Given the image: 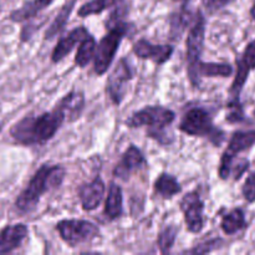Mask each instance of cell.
<instances>
[{"mask_svg": "<svg viewBox=\"0 0 255 255\" xmlns=\"http://www.w3.org/2000/svg\"><path fill=\"white\" fill-rule=\"evenodd\" d=\"M0 132H1V125H0Z\"/></svg>", "mask_w": 255, "mask_h": 255, "instance_id": "d590c367", "label": "cell"}, {"mask_svg": "<svg viewBox=\"0 0 255 255\" xmlns=\"http://www.w3.org/2000/svg\"><path fill=\"white\" fill-rule=\"evenodd\" d=\"M95 51H96V40L94 39V36L89 34L80 42L76 56H75V64L79 67H81V69L85 67L91 61L92 57L95 56Z\"/></svg>", "mask_w": 255, "mask_h": 255, "instance_id": "cb8c5ba5", "label": "cell"}, {"mask_svg": "<svg viewBox=\"0 0 255 255\" xmlns=\"http://www.w3.org/2000/svg\"><path fill=\"white\" fill-rule=\"evenodd\" d=\"M133 52L139 59L151 60L157 65H163L171 59L173 46L171 45H154L148 40L141 39L133 45Z\"/></svg>", "mask_w": 255, "mask_h": 255, "instance_id": "30bf717a", "label": "cell"}, {"mask_svg": "<svg viewBox=\"0 0 255 255\" xmlns=\"http://www.w3.org/2000/svg\"><path fill=\"white\" fill-rule=\"evenodd\" d=\"M201 1L209 11H217V10L223 9L224 6L229 5L234 0H201Z\"/></svg>", "mask_w": 255, "mask_h": 255, "instance_id": "d6a6232c", "label": "cell"}, {"mask_svg": "<svg viewBox=\"0 0 255 255\" xmlns=\"http://www.w3.org/2000/svg\"><path fill=\"white\" fill-rule=\"evenodd\" d=\"M247 222L244 212L241 208H236L227 213L222 219V229L227 236H233L243 228H246Z\"/></svg>", "mask_w": 255, "mask_h": 255, "instance_id": "7402d4cb", "label": "cell"}, {"mask_svg": "<svg viewBox=\"0 0 255 255\" xmlns=\"http://www.w3.org/2000/svg\"><path fill=\"white\" fill-rule=\"evenodd\" d=\"M254 117H255V111H254Z\"/></svg>", "mask_w": 255, "mask_h": 255, "instance_id": "8d00e7d4", "label": "cell"}, {"mask_svg": "<svg viewBox=\"0 0 255 255\" xmlns=\"http://www.w3.org/2000/svg\"><path fill=\"white\" fill-rule=\"evenodd\" d=\"M251 14H252V17H253V19L255 20V4H254V6L252 7V10H251Z\"/></svg>", "mask_w": 255, "mask_h": 255, "instance_id": "e575fe53", "label": "cell"}, {"mask_svg": "<svg viewBox=\"0 0 255 255\" xmlns=\"http://www.w3.org/2000/svg\"><path fill=\"white\" fill-rule=\"evenodd\" d=\"M65 178L64 167L59 164H42L26 188L17 197L15 206L21 212H31L36 208L40 199L46 192L57 188Z\"/></svg>", "mask_w": 255, "mask_h": 255, "instance_id": "7a4b0ae2", "label": "cell"}, {"mask_svg": "<svg viewBox=\"0 0 255 255\" xmlns=\"http://www.w3.org/2000/svg\"><path fill=\"white\" fill-rule=\"evenodd\" d=\"M177 232H178V229L176 227L168 226L159 233L158 246L162 253H168L172 249V247L174 246V242H176L177 238Z\"/></svg>", "mask_w": 255, "mask_h": 255, "instance_id": "484cf974", "label": "cell"}, {"mask_svg": "<svg viewBox=\"0 0 255 255\" xmlns=\"http://www.w3.org/2000/svg\"><path fill=\"white\" fill-rule=\"evenodd\" d=\"M132 70L126 59H121L111 72L106 85V92L111 101L119 106L124 101L127 92V86L132 80Z\"/></svg>", "mask_w": 255, "mask_h": 255, "instance_id": "ba28073f", "label": "cell"}, {"mask_svg": "<svg viewBox=\"0 0 255 255\" xmlns=\"http://www.w3.org/2000/svg\"><path fill=\"white\" fill-rule=\"evenodd\" d=\"M204 35H206V19L201 10L196 12L194 16V24L191 27L187 36V72H188V79L193 86L198 87L199 81L197 80V66L201 62L202 52L204 46Z\"/></svg>", "mask_w": 255, "mask_h": 255, "instance_id": "8992f818", "label": "cell"}, {"mask_svg": "<svg viewBox=\"0 0 255 255\" xmlns=\"http://www.w3.org/2000/svg\"><path fill=\"white\" fill-rule=\"evenodd\" d=\"M52 1L54 0H29L20 9L14 10L10 14V19L15 22H21L31 19V17L36 16L45 7L50 6Z\"/></svg>", "mask_w": 255, "mask_h": 255, "instance_id": "e0dca14e", "label": "cell"}, {"mask_svg": "<svg viewBox=\"0 0 255 255\" xmlns=\"http://www.w3.org/2000/svg\"><path fill=\"white\" fill-rule=\"evenodd\" d=\"M75 4H76V0H70L67 1L64 6L60 9V11L57 12L56 17L54 19V21L50 24L49 29L46 30L45 32V39L46 40H51L64 29V26L66 25L67 20H69L70 15H71L72 10H74Z\"/></svg>", "mask_w": 255, "mask_h": 255, "instance_id": "44dd1931", "label": "cell"}, {"mask_svg": "<svg viewBox=\"0 0 255 255\" xmlns=\"http://www.w3.org/2000/svg\"><path fill=\"white\" fill-rule=\"evenodd\" d=\"M179 131L189 136L206 137L214 146H221L224 142V132L213 124L211 115L202 107L188 110L179 124Z\"/></svg>", "mask_w": 255, "mask_h": 255, "instance_id": "5b68a950", "label": "cell"}, {"mask_svg": "<svg viewBox=\"0 0 255 255\" xmlns=\"http://www.w3.org/2000/svg\"><path fill=\"white\" fill-rule=\"evenodd\" d=\"M176 119V114L172 110L163 106H147L142 110L133 112L126 125L131 128L137 127H148V137L154 138L159 143H169L172 139H168L167 133L164 132L166 127H168Z\"/></svg>", "mask_w": 255, "mask_h": 255, "instance_id": "3957f363", "label": "cell"}, {"mask_svg": "<svg viewBox=\"0 0 255 255\" xmlns=\"http://www.w3.org/2000/svg\"><path fill=\"white\" fill-rule=\"evenodd\" d=\"M122 0H90V1L85 2L81 7L79 9L77 14L81 17L91 16L95 14H101L104 10L109 9V7L114 6V5L119 4Z\"/></svg>", "mask_w": 255, "mask_h": 255, "instance_id": "d4e9b609", "label": "cell"}, {"mask_svg": "<svg viewBox=\"0 0 255 255\" xmlns=\"http://www.w3.org/2000/svg\"><path fill=\"white\" fill-rule=\"evenodd\" d=\"M173 1H177V2H182V5H188L189 0H173Z\"/></svg>", "mask_w": 255, "mask_h": 255, "instance_id": "836d02e7", "label": "cell"}, {"mask_svg": "<svg viewBox=\"0 0 255 255\" xmlns=\"http://www.w3.org/2000/svg\"><path fill=\"white\" fill-rule=\"evenodd\" d=\"M66 121L59 106L39 116H25L10 129L12 139L21 146H41L52 138Z\"/></svg>", "mask_w": 255, "mask_h": 255, "instance_id": "6da1fadb", "label": "cell"}, {"mask_svg": "<svg viewBox=\"0 0 255 255\" xmlns=\"http://www.w3.org/2000/svg\"><path fill=\"white\" fill-rule=\"evenodd\" d=\"M29 229L25 224L17 223L5 227L0 231V254H6L21 246L26 238Z\"/></svg>", "mask_w": 255, "mask_h": 255, "instance_id": "7c38bea8", "label": "cell"}, {"mask_svg": "<svg viewBox=\"0 0 255 255\" xmlns=\"http://www.w3.org/2000/svg\"><path fill=\"white\" fill-rule=\"evenodd\" d=\"M87 35H89V31H87L86 27L79 26L76 29L71 30L66 36L61 37L59 40V42H57L56 46H55L54 51H52V62L56 64V62H60L61 60H64L74 50L76 44H80Z\"/></svg>", "mask_w": 255, "mask_h": 255, "instance_id": "5bb4252c", "label": "cell"}, {"mask_svg": "<svg viewBox=\"0 0 255 255\" xmlns=\"http://www.w3.org/2000/svg\"><path fill=\"white\" fill-rule=\"evenodd\" d=\"M80 201H81L82 208L86 212L95 211L101 204L102 198L105 194V183L100 177H96L90 183L84 184L80 188Z\"/></svg>", "mask_w": 255, "mask_h": 255, "instance_id": "4fadbf2b", "label": "cell"}, {"mask_svg": "<svg viewBox=\"0 0 255 255\" xmlns=\"http://www.w3.org/2000/svg\"><path fill=\"white\" fill-rule=\"evenodd\" d=\"M248 168H249V161H248V159H246V158L239 159L237 163H233L231 176L233 174L234 179H236V181H238V179H241V177L243 176V174L246 173L247 171H248Z\"/></svg>", "mask_w": 255, "mask_h": 255, "instance_id": "1f68e13d", "label": "cell"}, {"mask_svg": "<svg viewBox=\"0 0 255 255\" xmlns=\"http://www.w3.org/2000/svg\"><path fill=\"white\" fill-rule=\"evenodd\" d=\"M154 191L162 198L171 199L182 191V187L176 177L168 173H162L154 182Z\"/></svg>", "mask_w": 255, "mask_h": 255, "instance_id": "ac0fdd59", "label": "cell"}, {"mask_svg": "<svg viewBox=\"0 0 255 255\" xmlns=\"http://www.w3.org/2000/svg\"><path fill=\"white\" fill-rule=\"evenodd\" d=\"M234 154L229 153V152H224V154L222 156L221 159V166H219V177L222 179H228L231 177L232 173V167L234 163Z\"/></svg>", "mask_w": 255, "mask_h": 255, "instance_id": "83f0119b", "label": "cell"}, {"mask_svg": "<svg viewBox=\"0 0 255 255\" xmlns=\"http://www.w3.org/2000/svg\"><path fill=\"white\" fill-rule=\"evenodd\" d=\"M143 164H146V158H144L143 153L136 146H129L122 156L121 161L115 167L114 176L117 178L127 179Z\"/></svg>", "mask_w": 255, "mask_h": 255, "instance_id": "8fae6325", "label": "cell"}, {"mask_svg": "<svg viewBox=\"0 0 255 255\" xmlns=\"http://www.w3.org/2000/svg\"><path fill=\"white\" fill-rule=\"evenodd\" d=\"M188 5H182L181 9L171 15L169 21H171V34L173 39L181 36L183 31L186 30L187 25L192 20V14L188 10Z\"/></svg>", "mask_w": 255, "mask_h": 255, "instance_id": "603a6c76", "label": "cell"}, {"mask_svg": "<svg viewBox=\"0 0 255 255\" xmlns=\"http://www.w3.org/2000/svg\"><path fill=\"white\" fill-rule=\"evenodd\" d=\"M107 26H109V31L100 40L99 45L96 46V51H95L96 52L94 64L95 72L100 76L104 75L111 66L120 44L128 31V24L125 22L124 19L109 20Z\"/></svg>", "mask_w": 255, "mask_h": 255, "instance_id": "277c9868", "label": "cell"}, {"mask_svg": "<svg viewBox=\"0 0 255 255\" xmlns=\"http://www.w3.org/2000/svg\"><path fill=\"white\" fill-rule=\"evenodd\" d=\"M227 121L229 124H239L244 120V110L239 99H229Z\"/></svg>", "mask_w": 255, "mask_h": 255, "instance_id": "4316f807", "label": "cell"}, {"mask_svg": "<svg viewBox=\"0 0 255 255\" xmlns=\"http://www.w3.org/2000/svg\"><path fill=\"white\" fill-rule=\"evenodd\" d=\"M124 197H122L121 187L117 186L116 183H111L107 194L106 204H105V214L110 221L120 218L124 213Z\"/></svg>", "mask_w": 255, "mask_h": 255, "instance_id": "2e32d148", "label": "cell"}, {"mask_svg": "<svg viewBox=\"0 0 255 255\" xmlns=\"http://www.w3.org/2000/svg\"><path fill=\"white\" fill-rule=\"evenodd\" d=\"M233 74V67L229 64H217V62H201L197 66V80L201 84V80L203 76L207 77H228Z\"/></svg>", "mask_w": 255, "mask_h": 255, "instance_id": "ffe728a7", "label": "cell"}, {"mask_svg": "<svg viewBox=\"0 0 255 255\" xmlns=\"http://www.w3.org/2000/svg\"><path fill=\"white\" fill-rule=\"evenodd\" d=\"M56 229L62 241L70 247L90 243L100 234V229L96 224L84 219H65L57 223Z\"/></svg>", "mask_w": 255, "mask_h": 255, "instance_id": "52a82bcc", "label": "cell"}, {"mask_svg": "<svg viewBox=\"0 0 255 255\" xmlns=\"http://www.w3.org/2000/svg\"><path fill=\"white\" fill-rule=\"evenodd\" d=\"M181 211L191 233H199L204 227V203L197 192H189L182 198Z\"/></svg>", "mask_w": 255, "mask_h": 255, "instance_id": "9c48e42d", "label": "cell"}, {"mask_svg": "<svg viewBox=\"0 0 255 255\" xmlns=\"http://www.w3.org/2000/svg\"><path fill=\"white\" fill-rule=\"evenodd\" d=\"M56 106L62 110L67 121H75L76 119H79L85 107L84 94L80 91L70 92L60 100Z\"/></svg>", "mask_w": 255, "mask_h": 255, "instance_id": "9a60e30c", "label": "cell"}, {"mask_svg": "<svg viewBox=\"0 0 255 255\" xmlns=\"http://www.w3.org/2000/svg\"><path fill=\"white\" fill-rule=\"evenodd\" d=\"M242 191H243V196L247 199V202H249V203L255 202V172L247 178Z\"/></svg>", "mask_w": 255, "mask_h": 255, "instance_id": "4dcf8cb0", "label": "cell"}, {"mask_svg": "<svg viewBox=\"0 0 255 255\" xmlns=\"http://www.w3.org/2000/svg\"><path fill=\"white\" fill-rule=\"evenodd\" d=\"M255 144V129L251 131H237L232 136L227 152L237 156L241 152L252 148Z\"/></svg>", "mask_w": 255, "mask_h": 255, "instance_id": "d6986e66", "label": "cell"}, {"mask_svg": "<svg viewBox=\"0 0 255 255\" xmlns=\"http://www.w3.org/2000/svg\"><path fill=\"white\" fill-rule=\"evenodd\" d=\"M243 65H246L249 70H255V40L249 42L243 52V56L238 59Z\"/></svg>", "mask_w": 255, "mask_h": 255, "instance_id": "f1b7e54d", "label": "cell"}, {"mask_svg": "<svg viewBox=\"0 0 255 255\" xmlns=\"http://www.w3.org/2000/svg\"><path fill=\"white\" fill-rule=\"evenodd\" d=\"M221 244H223V241L219 238L216 239H212V241L206 242V243L201 244V246L196 247V248L191 249L188 251L187 253H194V254H207V253H211V252L216 251L221 247Z\"/></svg>", "mask_w": 255, "mask_h": 255, "instance_id": "f546056e", "label": "cell"}]
</instances>
